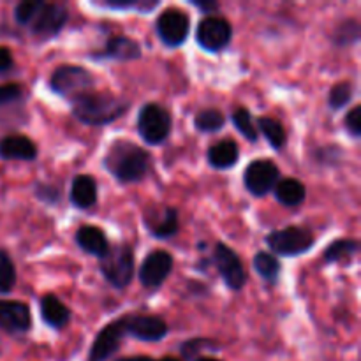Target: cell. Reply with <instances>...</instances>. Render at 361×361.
<instances>
[{
    "label": "cell",
    "instance_id": "obj_2",
    "mask_svg": "<svg viewBox=\"0 0 361 361\" xmlns=\"http://www.w3.org/2000/svg\"><path fill=\"white\" fill-rule=\"evenodd\" d=\"M129 108L130 104L126 99L113 95L111 92L92 90L71 102L74 118L90 127H102L116 122Z\"/></svg>",
    "mask_w": 361,
    "mask_h": 361
},
{
    "label": "cell",
    "instance_id": "obj_4",
    "mask_svg": "<svg viewBox=\"0 0 361 361\" xmlns=\"http://www.w3.org/2000/svg\"><path fill=\"white\" fill-rule=\"evenodd\" d=\"M94 76L90 71L80 66H60L49 76V88L69 102L94 90Z\"/></svg>",
    "mask_w": 361,
    "mask_h": 361
},
{
    "label": "cell",
    "instance_id": "obj_22",
    "mask_svg": "<svg viewBox=\"0 0 361 361\" xmlns=\"http://www.w3.org/2000/svg\"><path fill=\"white\" fill-rule=\"evenodd\" d=\"M208 164L215 169H229L238 162L240 147L233 140H222L212 145L207 152Z\"/></svg>",
    "mask_w": 361,
    "mask_h": 361
},
{
    "label": "cell",
    "instance_id": "obj_40",
    "mask_svg": "<svg viewBox=\"0 0 361 361\" xmlns=\"http://www.w3.org/2000/svg\"><path fill=\"white\" fill-rule=\"evenodd\" d=\"M116 361H180L178 358H173V356H166V358H150V356H127V358H120Z\"/></svg>",
    "mask_w": 361,
    "mask_h": 361
},
{
    "label": "cell",
    "instance_id": "obj_25",
    "mask_svg": "<svg viewBox=\"0 0 361 361\" xmlns=\"http://www.w3.org/2000/svg\"><path fill=\"white\" fill-rule=\"evenodd\" d=\"M360 252V242L355 238H341L330 243L324 250V263H341Z\"/></svg>",
    "mask_w": 361,
    "mask_h": 361
},
{
    "label": "cell",
    "instance_id": "obj_35",
    "mask_svg": "<svg viewBox=\"0 0 361 361\" xmlns=\"http://www.w3.org/2000/svg\"><path fill=\"white\" fill-rule=\"evenodd\" d=\"M342 155H344V152H342V148L337 147V145H326V147H321L316 150L317 161L323 162V164L326 166L337 164L342 159Z\"/></svg>",
    "mask_w": 361,
    "mask_h": 361
},
{
    "label": "cell",
    "instance_id": "obj_17",
    "mask_svg": "<svg viewBox=\"0 0 361 361\" xmlns=\"http://www.w3.org/2000/svg\"><path fill=\"white\" fill-rule=\"evenodd\" d=\"M141 56V46L140 42L134 39L126 37V35H115V37L108 39L104 48L101 51H95L92 59L95 60H137Z\"/></svg>",
    "mask_w": 361,
    "mask_h": 361
},
{
    "label": "cell",
    "instance_id": "obj_21",
    "mask_svg": "<svg viewBox=\"0 0 361 361\" xmlns=\"http://www.w3.org/2000/svg\"><path fill=\"white\" fill-rule=\"evenodd\" d=\"M41 317L53 330H62L69 324L71 310L55 295H44L41 300Z\"/></svg>",
    "mask_w": 361,
    "mask_h": 361
},
{
    "label": "cell",
    "instance_id": "obj_20",
    "mask_svg": "<svg viewBox=\"0 0 361 361\" xmlns=\"http://www.w3.org/2000/svg\"><path fill=\"white\" fill-rule=\"evenodd\" d=\"M71 203L80 210H90L97 203V182L90 175L74 176L71 183Z\"/></svg>",
    "mask_w": 361,
    "mask_h": 361
},
{
    "label": "cell",
    "instance_id": "obj_27",
    "mask_svg": "<svg viewBox=\"0 0 361 361\" xmlns=\"http://www.w3.org/2000/svg\"><path fill=\"white\" fill-rule=\"evenodd\" d=\"M361 37V25L355 18H348L334 28L331 41L335 46H351L356 44Z\"/></svg>",
    "mask_w": 361,
    "mask_h": 361
},
{
    "label": "cell",
    "instance_id": "obj_14",
    "mask_svg": "<svg viewBox=\"0 0 361 361\" xmlns=\"http://www.w3.org/2000/svg\"><path fill=\"white\" fill-rule=\"evenodd\" d=\"M67 20H69V11H67V7L63 4L44 2L41 11L37 13V16L30 23V30L39 39L55 37L62 30Z\"/></svg>",
    "mask_w": 361,
    "mask_h": 361
},
{
    "label": "cell",
    "instance_id": "obj_37",
    "mask_svg": "<svg viewBox=\"0 0 361 361\" xmlns=\"http://www.w3.org/2000/svg\"><path fill=\"white\" fill-rule=\"evenodd\" d=\"M344 126H345V130H348V133L351 134L355 140H358V137L361 136V108L360 106H355V108H353L351 111L345 115Z\"/></svg>",
    "mask_w": 361,
    "mask_h": 361
},
{
    "label": "cell",
    "instance_id": "obj_33",
    "mask_svg": "<svg viewBox=\"0 0 361 361\" xmlns=\"http://www.w3.org/2000/svg\"><path fill=\"white\" fill-rule=\"evenodd\" d=\"M42 0H25L20 2L14 9V20L20 25H30L34 21V18L37 16V13L42 7Z\"/></svg>",
    "mask_w": 361,
    "mask_h": 361
},
{
    "label": "cell",
    "instance_id": "obj_6",
    "mask_svg": "<svg viewBox=\"0 0 361 361\" xmlns=\"http://www.w3.org/2000/svg\"><path fill=\"white\" fill-rule=\"evenodd\" d=\"M173 120L166 108L148 102L137 113V133L148 145H162L171 133Z\"/></svg>",
    "mask_w": 361,
    "mask_h": 361
},
{
    "label": "cell",
    "instance_id": "obj_18",
    "mask_svg": "<svg viewBox=\"0 0 361 361\" xmlns=\"http://www.w3.org/2000/svg\"><path fill=\"white\" fill-rule=\"evenodd\" d=\"M0 157L6 161H34L37 157V147L27 136H6L0 141Z\"/></svg>",
    "mask_w": 361,
    "mask_h": 361
},
{
    "label": "cell",
    "instance_id": "obj_10",
    "mask_svg": "<svg viewBox=\"0 0 361 361\" xmlns=\"http://www.w3.org/2000/svg\"><path fill=\"white\" fill-rule=\"evenodd\" d=\"M214 263L219 275L222 277L224 284L233 291H240L247 284V271L243 268L242 259L233 249H229L226 243H215L214 249Z\"/></svg>",
    "mask_w": 361,
    "mask_h": 361
},
{
    "label": "cell",
    "instance_id": "obj_38",
    "mask_svg": "<svg viewBox=\"0 0 361 361\" xmlns=\"http://www.w3.org/2000/svg\"><path fill=\"white\" fill-rule=\"evenodd\" d=\"M190 4H192L194 7H197L203 14H212L215 13V11L221 9V6H219L215 0H190Z\"/></svg>",
    "mask_w": 361,
    "mask_h": 361
},
{
    "label": "cell",
    "instance_id": "obj_28",
    "mask_svg": "<svg viewBox=\"0 0 361 361\" xmlns=\"http://www.w3.org/2000/svg\"><path fill=\"white\" fill-rule=\"evenodd\" d=\"M224 126L226 116L221 109H201V111L196 113V116H194V127H196L200 133H217V130L224 129Z\"/></svg>",
    "mask_w": 361,
    "mask_h": 361
},
{
    "label": "cell",
    "instance_id": "obj_9",
    "mask_svg": "<svg viewBox=\"0 0 361 361\" xmlns=\"http://www.w3.org/2000/svg\"><path fill=\"white\" fill-rule=\"evenodd\" d=\"M233 27L226 18L207 16L200 21L196 28V41L204 51H222L231 42Z\"/></svg>",
    "mask_w": 361,
    "mask_h": 361
},
{
    "label": "cell",
    "instance_id": "obj_41",
    "mask_svg": "<svg viewBox=\"0 0 361 361\" xmlns=\"http://www.w3.org/2000/svg\"><path fill=\"white\" fill-rule=\"evenodd\" d=\"M194 361H222V360L214 358V356H200V358H196Z\"/></svg>",
    "mask_w": 361,
    "mask_h": 361
},
{
    "label": "cell",
    "instance_id": "obj_19",
    "mask_svg": "<svg viewBox=\"0 0 361 361\" xmlns=\"http://www.w3.org/2000/svg\"><path fill=\"white\" fill-rule=\"evenodd\" d=\"M74 240H76L78 247H80L81 250H85V252L90 254V256L99 257V259H101L109 249V242L108 238H106L104 231H102L101 228H97V226H81L76 231V235H74Z\"/></svg>",
    "mask_w": 361,
    "mask_h": 361
},
{
    "label": "cell",
    "instance_id": "obj_12",
    "mask_svg": "<svg viewBox=\"0 0 361 361\" xmlns=\"http://www.w3.org/2000/svg\"><path fill=\"white\" fill-rule=\"evenodd\" d=\"M126 335L141 342H161L168 335V323L152 314H127Z\"/></svg>",
    "mask_w": 361,
    "mask_h": 361
},
{
    "label": "cell",
    "instance_id": "obj_26",
    "mask_svg": "<svg viewBox=\"0 0 361 361\" xmlns=\"http://www.w3.org/2000/svg\"><path fill=\"white\" fill-rule=\"evenodd\" d=\"M254 270L257 271V275H259L261 279H264V281L270 282V284H275V282L279 281V277H281L282 267L277 256H274L271 252L261 250V252H257L256 256H254Z\"/></svg>",
    "mask_w": 361,
    "mask_h": 361
},
{
    "label": "cell",
    "instance_id": "obj_29",
    "mask_svg": "<svg viewBox=\"0 0 361 361\" xmlns=\"http://www.w3.org/2000/svg\"><path fill=\"white\" fill-rule=\"evenodd\" d=\"M231 122L247 141H250V143H256V141L259 140L257 127H256V123H254L252 115H250V111L247 108H236L231 115Z\"/></svg>",
    "mask_w": 361,
    "mask_h": 361
},
{
    "label": "cell",
    "instance_id": "obj_36",
    "mask_svg": "<svg viewBox=\"0 0 361 361\" xmlns=\"http://www.w3.org/2000/svg\"><path fill=\"white\" fill-rule=\"evenodd\" d=\"M21 95H23V90H21V87L18 83L0 85V106H7L20 101Z\"/></svg>",
    "mask_w": 361,
    "mask_h": 361
},
{
    "label": "cell",
    "instance_id": "obj_5",
    "mask_svg": "<svg viewBox=\"0 0 361 361\" xmlns=\"http://www.w3.org/2000/svg\"><path fill=\"white\" fill-rule=\"evenodd\" d=\"M316 243L312 231L302 226H288L284 229H275L267 236V245L270 247L274 256L296 257L309 252Z\"/></svg>",
    "mask_w": 361,
    "mask_h": 361
},
{
    "label": "cell",
    "instance_id": "obj_8",
    "mask_svg": "<svg viewBox=\"0 0 361 361\" xmlns=\"http://www.w3.org/2000/svg\"><path fill=\"white\" fill-rule=\"evenodd\" d=\"M279 180H281V169L270 159H256L247 166L243 173L245 189L256 197H263L271 192Z\"/></svg>",
    "mask_w": 361,
    "mask_h": 361
},
{
    "label": "cell",
    "instance_id": "obj_15",
    "mask_svg": "<svg viewBox=\"0 0 361 361\" xmlns=\"http://www.w3.org/2000/svg\"><path fill=\"white\" fill-rule=\"evenodd\" d=\"M32 328L30 307L16 300H0V330L11 335L27 334Z\"/></svg>",
    "mask_w": 361,
    "mask_h": 361
},
{
    "label": "cell",
    "instance_id": "obj_31",
    "mask_svg": "<svg viewBox=\"0 0 361 361\" xmlns=\"http://www.w3.org/2000/svg\"><path fill=\"white\" fill-rule=\"evenodd\" d=\"M16 284V268L6 250H0V295H7Z\"/></svg>",
    "mask_w": 361,
    "mask_h": 361
},
{
    "label": "cell",
    "instance_id": "obj_1",
    "mask_svg": "<svg viewBox=\"0 0 361 361\" xmlns=\"http://www.w3.org/2000/svg\"><path fill=\"white\" fill-rule=\"evenodd\" d=\"M150 154L129 140H115L106 150L102 164L118 183H137L148 175Z\"/></svg>",
    "mask_w": 361,
    "mask_h": 361
},
{
    "label": "cell",
    "instance_id": "obj_32",
    "mask_svg": "<svg viewBox=\"0 0 361 361\" xmlns=\"http://www.w3.org/2000/svg\"><path fill=\"white\" fill-rule=\"evenodd\" d=\"M353 95H355V88L349 81H341L335 87L330 88V94H328V106L335 111L345 108V106L351 102Z\"/></svg>",
    "mask_w": 361,
    "mask_h": 361
},
{
    "label": "cell",
    "instance_id": "obj_23",
    "mask_svg": "<svg viewBox=\"0 0 361 361\" xmlns=\"http://www.w3.org/2000/svg\"><path fill=\"white\" fill-rule=\"evenodd\" d=\"M275 200L284 207H298L305 201L307 189L300 180L296 178H282L279 180L274 189Z\"/></svg>",
    "mask_w": 361,
    "mask_h": 361
},
{
    "label": "cell",
    "instance_id": "obj_7",
    "mask_svg": "<svg viewBox=\"0 0 361 361\" xmlns=\"http://www.w3.org/2000/svg\"><path fill=\"white\" fill-rule=\"evenodd\" d=\"M159 39L168 48H178L187 41L190 34V18L185 11L168 7L159 14L155 21Z\"/></svg>",
    "mask_w": 361,
    "mask_h": 361
},
{
    "label": "cell",
    "instance_id": "obj_30",
    "mask_svg": "<svg viewBox=\"0 0 361 361\" xmlns=\"http://www.w3.org/2000/svg\"><path fill=\"white\" fill-rule=\"evenodd\" d=\"M203 351H219V344L212 341V338L197 337L189 338V341L182 342V345H180V355L185 361H194L200 358Z\"/></svg>",
    "mask_w": 361,
    "mask_h": 361
},
{
    "label": "cell",
    "instance_id": "obj_11",
    "mask_svg": "<svg viewBox=\"0 0 361 361\" xmlns=\"http://www.w3.org/2000/svg\"><path fill=\"white\" fill-rule=\"evenodd\" d=\"M173 264H175V259H173V256L168 250H152L145 257L140 267V271H137L141 286L147 289L161 288L166 282V279L169 277V274H171Z\"/></svg>",
    "mask_w": 361,
    "mask_h": 361
},
{
    "label": "cell",
    "instance_id": "obj_39",
    "mask_svg": "<svg viewBox=\"0 0 361 361\" xmlns=\"http://www.w3.org/2000/svg\"><path fill=\"white\" fill-rule=\"evenodd\" d=\"M13 67V53L6 46H0V73H6Z\"/></svg>",
    "mask_w": 361,
    "mask_h": 361
},
{
    "label": "cell",
    "instance_id": "obj_24",
    "mask_svg": "<svg viewBox=\"0 0 361 361\" xmlns=\"http://www.w3.org/2000/svg\"><path fill=\"white\" fill-rule=\"evenodd\" d=\"M256 123L257 133H261L267 137L271 148L281 150V148L286 147V143H288V134H286L284 126H282L277 118H271V116H259V118L256 120Z\"/></svg>",
    "mask_w": 361,
    "mask_h": 361
},
{
    "label": "cell",
    "instance_id": "obj_3",
    "mask_svg": "<svg viewBox=\"0 0 361 361\" xmlns=\"http://www.w3.org/2000/svg\"><path fill=\"white\" fill-rule=\"evenodd\" d=\"M102 277L106 282L115 289H126L133 282L134 271V252L129 243H118V245H109L108 252L99 259Z\"/></svg>",
    "mask_w": 361,
    "mask_h": 361
},
{
    "label": "cell",
    "instance_id": "obj_16",
    "mask_svg": "<svg viewBox=\"0 0 361 361\" xmlns=\"http://www.w3.org/2000/svg\"><path fill=\"white\" fill-rule=\"evenodd\" d=\"M145 226L154 238L169 240L180 231L178 210L173 207H164L159 212L148 210L145 214Z\"/></svg>",
    "mask_w": 361,
    "mask_h": 361
},
{
    "label": "cell",
    "instance_id": "obj_13",
    "mask_svg": "<svg viewBox=\"0 0 361 361\" xmlns=\"http://www.w3.org/2000/svg\"><path fill=\"white\" fill-rule=\"evenodd\" d=\"M123 337H126V317L122 316L99 331L88 353V361H108L120 349Z\"/></svg>",
    "mask_w": 361,
    "mask_h": 361
},
{
    "label": "cell",
    "instance_id": "obj_34",
    "mask_svg": "<svg viewBox=\"0 0 361 361\" xmlns=\"http://www.w3.org/2000/svg\"><path fill=\"white\" fill-rule=\"evenodd\" d=\"M35 197L46 204H56L60 201V197H62V194H60L59 187L53 185V183L39 182L35 185Z\"/></svg>",
    "mask_w": 361,
    "mask_h": 361
}]
</instances>
